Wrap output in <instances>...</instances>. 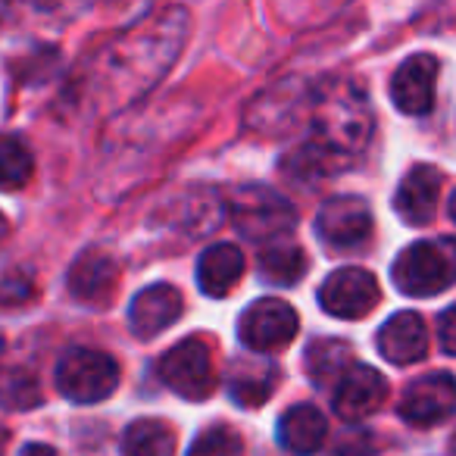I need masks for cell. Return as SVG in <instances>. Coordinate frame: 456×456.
I'll use <instances>...</instances> for the list:
<instances>
[{"label": "cell", "instance_id": "29", "mask_svg": "<svg viewBox=\"0 0 456 456\" xmlns=\"http://www.w3.org/2000/svg\"><path fill=\"white\" fill-rule=\"evenodd\" d=\"M7 232H10V222H7V216L0 213V241H4V238H7Z\"/></svg>", "mask_w": 456, "mask_h": 456}, {"label": "cell", "instance_id": "12", "mask_svg": "<svg viewBox=\"0 0 456 456\" xmlns=\"http://www.w3.org/2000/svg\"><path fill=\"white\" fill-rule=\"evenodd\" d=\"M437 63L431 53H412L406 63L391 78V101L400 113L406 116H425L435 107V88H437Z\"/></svg>", "mask_w": 456, "mask_h": 456}, {"label": "cell", "instance_id": "23", "mask_svg": "<svg viewBox=\"0 0 456 456\" xmlns=\"http://www.w3.org/2000/svg\"><path fill=\"white\" fill-rule=\"evenodd\" d=\"M35 159L20 134L0 132V191H20L32 178Z\"/></svg>", "mask_w": 456, "mask_h": 456}, {"label": "cell", "instance_id": "7", "mask_svg": "<svg viewBox=\"0 0 456 456\" xmlns=\"http://www.w3.org/2000/svg\"><path fill=\"white\" fill-rule=\"evenodd\" d=\"M300 319L291 304L279 297H263L250 304L238 319V338L248 350L256 354H275L285 350L297 338Z\"/></svg>", "mask_w": 456, "mask_h": 456}, {"label": "cell", "instance_id": "4", "mask_svg": "<svg viewBox=\"0 0 456 456\" xmlns=\"http://www.w3.org/2000/svg\"><path fill=\"white\" fill-rule=\"evenodd\" d=\"M391 279L406 297H435L453 285L450 241H416L394 260Z\"/></svg>", "mask_w": 456, "mask_h": 456}, {"label": "cell", "instance_id": "27", "mask_svg": "<svg viewBox=\"0 0 456 456\" xmlns=\"http://www.w3.org/2000/svg\"><path fill=\"white\" fill-rule=\"evenodd\" d=\"M437 325H441V329H437V331H441V350L447 356H453L456 354V341H453V329H456V325H453V306H447V310L441 313V322H437Z\"/></svg>", "mask_w": 456, "mask_h": 456}, {"label": "cell", "instance_id": "6", "mask_svg": "<svg viewBox=\"0 0 456 456\" xmlns=\"http://www.w3.org/2000/svg\"><path fill=\"white\" fill-rule=\"evenodd\" d=\"M157 372L169 391H175L178 397L191 400V403H200L216 391L213 350L203 338H184L182 344L166 350Z\"/></svg>", "mask_w": 456, "mask_h": 456}, {"label": "cell", "instance_id": "8", "mask_svg": "<svg viewBox=\"0 0 456 456\" xmlns=\"http://www.w3.org/2000/svg\"><path fill=\"white\" fill-rule=\"evenodd\" d=\"M372 209L362 197H331L319 207L316 216V235L325 248H331L335 254H347L356 250L372 238Z\"/></svg>", "mask_w": 456, "mask_h": 456}, {"label": "cell", "instance_id": "3", "mask_svg": "<svg viewBox=\"0 0 456 456\" xmlns=\"http://www.w3.org/2000/svg\"><path fill=\"white\" fill-rule=\"evenodd\" d=\"M228 216L238 232L256 244L281 241L297 225V209L291 207V200H285L279 191L266 184H241L238 191H232Z\"/></svg>", "mask_w": 456, "mask_h": 456}, {"label": "cell", "instance_id": "22", "mask_svg": "<svg viewBox=\"0 0 456 456\" xmlns=\"http://www.w3.org/2000/svg\"><path fill=\"white\" fill-rule=\"evenodd\" d=\"M175 428L163 419H138L122 435V456H175Z\"/></svg>", "mask_w": 456, "mask_h": 456}, {"label": "cell", "instance_id": "14", "mask_svg": "<svg viewBox=\"0 0 456 456\" xmlns=\"http://www.w3.org/2000/svg\"><path fill=\"white\" fill-rule=\"evenodd\" d=\"M184 310V297L178 288L172 285H151L144 291L134 294L132 306H128V329L141 341L163 335Z\"/></svg>", "mask_w": 456, "mask_h": 456}, {"label": "cell", "instance_id": "30", "mask_svg": "<svg viewBox=\"0 0 456 456\" xmlns=\"http://www.w3.org/2000/svg\"><path fill=\"white\" fill-rule=\"evenodd\" d=\"M0 350H4V341H0Z\"/></svg>", "mask_w": 456, "mask_h": 456}, {"label": "cell", "instance_id": "26", "mask_svg": "<svg viewBox=\"0 0 456 456\" xmlns=\"http://www.w3.org/2000/svg\"><path fill=\"white\" fill-rule=\"evenodd\" d=\"M35 297V279L26 269H13L0 279V306H22Z\"/></svg>", "mask_w": 456, "mask_h": 456}, {"label": "cell", "instance_id": "9", "mask_svg": "<svg viewBox=\"0 0 456 456\" xmlns=\"http://www.w3.org/2000/svg\"><path fill=\"white\" fill-rule=\"evenodd\" d=\"M381 288L369 269L347 266L331 273L319 288V306L335 319H362L379 306Z\"/></svg>", "mask_w": 456, "mask_h": 456}, {"label": "cell", "instance_id": "28", "mask_svg": "<svg viewBox=\"0 0 456 456\" xmlns=\"http://www.w3.org/2000/svg\"><path fill=\"white\" fill-rule=\"evenodd\" d=\"M20 456H57L47 444H28V447H22Z\"/></svg>", "mask_w": 456, "mask_h": 456}, {"label": "cell", "instance_id": "19", "mask_svg": "<svg viewBox=\"0 0 456 456\" xmlns=\"http://www.w3.org/2000/svg\"><path fill=\"white\" fill-rule=\"evenodd\" d=\"M275 385H279V369L273 362H256V360H241L232 369L228 379V394L238 406L244 410H256L273 397Z\"/></svg>", "mask_w": 456, "mask_h": 456}, {"label": "cell", "instance_id": "15", "mask_svg": "<svg viewBox=\"0 0 456 456\" xmlns=\"http://www.w3.org/2000/svg\"><path fill=\"white\" fill-rule=\"evenodd\" d=\"M444 172L437 166H412L394 194V209L406 225H428L441 200Z\"/></svg>", "mask_w": 456, "mask_h": 456}, {"label": "cell", "instance_id": "13", "mask_svg": "<svg viewBox=\"0 0 456 456\" xmlns=\"http://www.w3.org/2000/svg\"><path fill=\"white\" fill-rule=\"evenodd\" d=\"M385 397L387 381L379 375V369L354 362L335 385V412L344 422H360V419L372 416L375 410H381Z\"/></svg>", "mask_w": 456, "mask_h": 456}, {"label": "cell", "instance_id": "10", "mask_svg": "<svg viewBox=\"0 0 456 456\" xmlns=\"http://www.w3.org/2000/svg\"><path fill=\"white\" fill-rule=\"evenodd\" d=\"M69 294L85 306H110L119 291V263L103 250H85L66 275Z\"/></svg>", "mask_w": 456, "mask_h": 456}, {"label": "cell", "instance_id": "18", "mask_svg": "<svg viewBox=\"0 0 456 456\" xmlns=\"http://www.w3.org/2000/svg\"><path fill=\"white\" fill-rule=\"evenodd\" d=\"M329 422L313 403H294L279 419V444L294 456H313L325 444Z\"/></svg>", "mask_w": 456, "mask_h": 456}, {"label": "cell", "instance_id": "1", "mask_svg": "<svg viewBox=\"0 0 456 456\" xmlns=\"http://www.w3.org/2000/svg\"><path fill=\"white\" fill-rule=\"evenodd\" d=\"M313 134L291 159V178H329L341 166H347L372 138L375 113L369 94L354 78H338L319 88L310 110Z\"/></svg>", "mask_w": 456, "mask_h": 456}, {"label": "cell", "instance_id": "16", "mask_svg": "<svg viewBox=\"0 0 456 456\" xmlns=\"http://www.w3.org/2000/svg\"><path fill=\"white\" fill-rule=\"evenodd\" d=\"M379 350L394 366H412L428 354V329L419 313H394L379 331Z\"/></svg>", "mask_w": 456, "mask_h": 456}, {"label": "cell", "instance_id": "21", "mask_svg": "<svg viewBox=\"0 0 456 456\" xmlns=\"http://www.w3.org/2000/svg\"><path fill=\"white\" fill-rule=\"evenodd\" d=\"M304 273H306V254L300 250V244L291 241V238L263 244V250H260V275L269 281V285L291 288V285H297Z\"/></svg>", "mask_w": 456, "mask_h": 456}, {"label": "cell", "instance_id": "2", "mask_svg": "<svg viewBox=\"0 0 456 456\" xmlns=\"http://www.w3.org/2000/svg\"><path fill=\"white\" fill-rule=\"evenodd\" d=\"M184 22H188V16L182 10L169 7L163 13L151 16L147 22H138L132 32H122L113 45L103 47L107 53L101 57V76L107 78L116 69L122 72L110 91H119L122 97H128L159 82V76L178 57V47H182L184 38Z\"/></svg>", "mask_w": 456, "mask_h": 456}, {"label": "cell", "instance_id": "25", "mask_svg": "<svg viewBox=\"0 0 456 456\" xmlns=\"http://www.w3.org/2000/svg\"><path fill=\"white\" fill-rule=\"evenodd\" d=\"M244 441L235 428L228 425H209L207 431L194 437L188 456H241Z\"/></svg>", "mask_w": 456, "mask_h": 456}, {"label": "cell", "instance_id": "20", "mask_svg": "<svg viewBox=\"0 0 456 456\" xmlns=\"http://www.w3.org/2000/svg\"><path fill=\"white\" fill-rule=\"evenodd\" d=\"M306 375L316 387H335L354 366V347L341 338H316L304 356Z\"/></svg>", "mask_w": 456, "mask_h": 456}, {"label": "cell", "instance_id": "5", "mask_svg": "<svg viewBox=\"0 0 456 456\" xmlns=\"http://www.w3.org/2000/svg\"><path fill=\"white\" fill-rule=\"evenodd\" d=\"M119 387V362L103 350L76 347L57 362V391L72 403H101Z\"/></svg>", "mask_w": 456, "mask_h": 456}, {"label": "cell", "instance_id": "17", "mask_svg": "<svg viewBox=\"0 0 456 456\" xmlns=\"http://www.w3.org/2000/svg\"><path fill=\"white\" fill-rule=\"evenodd\" d=\"M244 275V254L235 244H213L197 260V285L207 297L219 300L232 294V288Z\"/></svg>", "mask_w": 456, "mask_h": 456}, {"label": "cell", "instance_id": "11", "mask_svg": "<svg viewBox=\"0 0 456 456\" xmlns=\"http://www.w3.org/2000/svg\"><path fill=\"white\" fill-rule=\"evenodd\" d=\"M456 403V385L450 372H428L422 379H416L406 387L403 400H400V416L410 425L428 428L437 425L453 412Z\"/></svg>", "mask_w": 456, "mask_h": 456}, {"label": "cell", "instance_id": "24", "mask_svg": "<svg viewBox=\"0 0 456 456\" xmlns=\"http://www.w3.org/2000/svg\"><path fill=\"white\" fill-rule=\"evenodd\" d=\"M41 403V385L32 372L26 369H13L0 379V406L4 410H32V406Z\"/></svg>", "mask_w": 456, "mask_h": 456}]
</instances>
